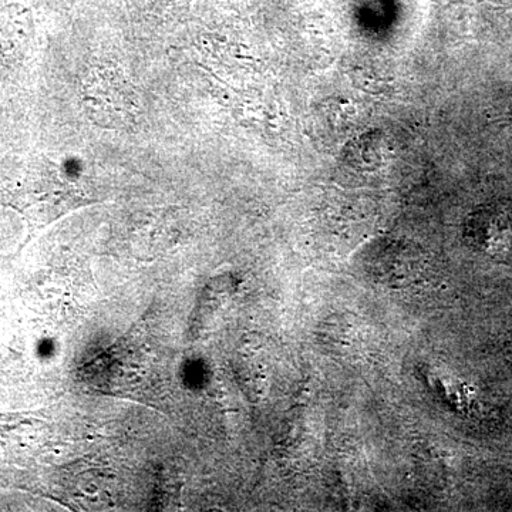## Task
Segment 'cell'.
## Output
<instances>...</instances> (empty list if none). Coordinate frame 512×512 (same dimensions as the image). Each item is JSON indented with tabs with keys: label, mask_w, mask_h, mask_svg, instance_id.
<instances>
[{
	"label": "cell",
	"mask_w": 512,
	"mask_h": 512,
	"mask_svg": "<svg viewBox=\"0 0 512 512\" xmlns=\"http://www.w3.org/2000/svg\"><path fill=\"white\" fill-rule=\"evenodd\" d=\"M419 252L399 244L380 245L370 255L369 271L377 281L389 286H406L421 275Z\"/></svg>",
	"instance_id": "1"
}]
</instances>
